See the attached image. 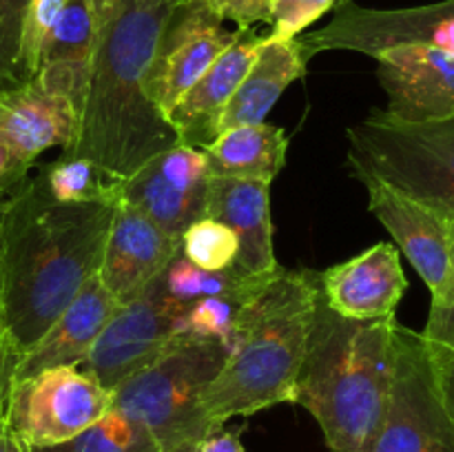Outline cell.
Wrapping results in <instances>:
<instances>
[{
	"label": "cell",
	"mask_w": 454,
	"mask_h": 452,
	"mask_svg": "<svg viewBox=\"0 0 454 452\" xmlns=\"http://www.w3.org/2000/svg\"><path fill=\"white\" fill-rule=\"evenodd\" d=\"M115 207L58 202L40 175L0 202V322L20 355L98 275Z\"/></svg>",
	"instance_id": "cell-1"
},
{
	"label": "cell",
	"mask_w": 454,
	"mask_h": 452,
	"mask_svg": "<svg viewBox=\"0 0 454 452\" xmlns=\"http://www.w3.org/2000/svg\"><path fill=\"white\" fill-rule=\"evenodd\" d=\"M180 0H118L98 29L78 136L62 155L89 158L114 175L131 177L177 136L146 91L151 62Z\"/></svg>",
	"instance_id": "cell-2"
},
{
	"label": "cell",
	"mask_w": 454,
	"mask_h": 452,
	"mask_svg": "<svg viewBox=\"0 0 454 452\" xmlns=\"http://www.w3.org/2000/svg\"><path fill=\"white\" fill-rule=\"evenodd\" d=\"M319 297L317 273L279 266L239 306L229 357L202 393L204 415L213 425L293 403Z\"/></svg>",
	"instance_id": "cell-3"
},
{
	"label": "cell",
	"mask_w": 454,
	"mask_h": 452,
	"mask_svg": "<svg viewBox=\"0 0 454 452\" xmlns=\"http://www.w3.org/2000/svg\"><path fill=\"white\" fill-rule=\"evenodd\" d=\"M397 323L340 317L319 297L293 403L315 417L331 452H371L388 410Z\"/></svg>",
	"instance_id": "cell-4"
},
{
	"label": "cell",
	"mask_w": 454,
	"mask_h": 452,
	"mask_svg": "<svg viewBox=\"0 0 454 452\" xmlns=\"http://www.w3.org/2000/svg\"><path fill=\"white\" fill-rule=\"evenodd\" d=\"M229 357L215 339L180 332L171 346L140 372L114 390V408L140 421L162 452H182L208 430L202 393Z\"/></svg>",
	"instance_id": "cell-5"
},
{
	"label": "cell",
	"mask_w": 454,
	"mask_h": 452,
	"mask_svg": "<svg viewBox=\"0 0 454 452\" xmlns=\"http://www.w3.org/2000/svg\"><path fill=\"white\" fill-rule=\"evenodd\" d=\"M350 175H371L454 215V115L406 124L372 111L348 129Z\"/></svg>",
	"instance_id": "cell-6"
},
{
	"label": "cell",
	"mask_w": 454,
	"mask_h": 452,
	"mask_svg": "<svg viewBox=\"0 0 454 452\" xmlns=\"http://www.w3.org/2000/svg\"><path fill=\"white\" fill-rule=\"evenodd\" d=\"M371 452H454V424L421 332L397 323L388 410Z\"/></svg>",
	"instance_id": "cell-7"
},
{
	"label": "cell",
	"mask_w": 454,
	"mask_h": 452,
	"mask_svg": "<svg viewBox=\"0 0 454 452\" xmlns=\"http://www.w3.org/2000/svg\"><path fill=\"white\" fill-rule=\"evenodd\" d=\"M114 408V394L80 366H58L18 379L9 390L7 415L13 433L29 448L65 443Z\"/></svg>",
	"instance_id": "cell-8"
},
{
	"label": "cell",
	"mask_w": 454,
	"mask_h": 452,
	"mask_svg": "<svg viewBox=\"0 0 454 452\" xmlns=\"http://www.w3.org/2000/svg\"><path fill=\"white\" fill-rule=\"evenodd\" d=\"M297 40L309 60L322 51H355L372 58L397 44H424L454 53V0L402 9H372L340 0L326 25Z\"/></svg>",
	"instance_id": "cell-9"
},
{
	"label": "cell",
	"mask_w": 454,
	"mask_h": 452,
	"mask_svg": "<svg viewBox=\"0 0 454 452\" xmlns=\"http://www.w3.org/2000/svg\"><path fill=\"white\" fill-rule=\"evenodd\" d=\"M189 306L164 291L160 275L136 300L120 306L80 368L114 393L176 341Z\"/></svg>",
	"instance_id": "cell-10"
},
{
	"label": "cell",
	"mask_w": 454,
	"mask_h": 452,
	"mask_svg": "<svg viewBox=\"0 0 454 452\" xmlns=\"http://www.w3.org/2000/svg\"><path fill=\"white\" fill-rule=\"evenodd\" d=\"M235 38L238 31H226L224 20L202 3H177L164 27L146 78V91L164 118Z\"/></svg>",
	"instance_id": "cell-11"
},
{
	"label": "cell",
	"mask_w": 454,
	"mask_h": 452,
	"mask_svg": "<svg viewBox=\"0 0 454 452\" xmlns=\"http://www.w3.org/2000/svg\"><path fill=\"white\" fill-rule=\"evenodd\" d=\"M208 167L202 149L176 144L151 158L122 180V198L146 217L180 238L186 226L207 215Z\"/></svg>",
	"instance_id": "cell-12"
},
{
	"label": "cell",
	"mask_w": 454,
	"mask_h": 452,
	"mask_svg": "<svg viewBox=\"0 0 454 452\" xmlns=\"http://www.w3.org/2000/svg\"><path fill=\"white\" fill-rule=\"evenodd\" d=\"M377 80L395 122H439L454 115V53L424 44H397L372 56Z\"/></svg>",
	"instance_id": "cell-13"
},
{
	"label": "cell",
	"mask_w": 454,
	"mask_h": 452,
	"mask_svg": "<svg viewBox=\"0 0 454 452\" xmlns=\"http://www.w3.org/2000/svg\"><path fill=\"white\" fill-rule=\"evenodd\" d=\"M357 180L368 191V211L393 235L399 251L428 286L433 301L442 300L452 277L446 217L377 177L359 175Z\"/></svg>",
	"instance_id": "cell-14"
},
{
	"label": "cell",
	"mask_w": 454,
	"mask_h": 452,
	"mask_svg": "<svg viewBox=\"0 0 454 452\" xmlns=\"http://www.w3.org/2000/svg\"><path fill=\"white\" fill-rule=\"evenodd\" d=\"M177 251L180 238L131 204L120 202L111 217L98 277L114 300L124 306L164 273Z\"/></svg>",
	"instance_id": "cell-15"
},
{
	"label": "cell",
	"mask_w": 454,
	"mask_h": 452,
	"mask_svg": "<svg viewBox=\"0 0 454 452\" xmlns=\"http://www.w3.org/2000/svg\"><path fill=\"white\" fill-rule=\"evenodd\" d=\"M322 300L333 313L355 322L395 317L408 288L399 248L380 242L319 273Z\"/></svg>",
	"instance_id": "cell-16"
},
{
	"label": "cell",
	"mask_w": 454,
	"mask_h": 452,
	"mask_svg": "<svg viewBox=\"0 0 454 452\" xmlns=\"http://www.w3.org/2000/svg\"><path fill=\"white\" fill-rule=\"evenodd\" d=\"M78 109L35 78L0 89V142L27 164H34L53 146L69 149L78 136Z\"/></svg>",
	"instance_id": "cell-17"
},
{
	"label": "cell",
	"mask_w": 454,
	"mask_h": 452,
	"mask_svg": "<svg viewBox=\"0 0 454 452\" xmlns=\"http://www.w3.org/2000/svg\"><path fill=\"white\" fill-rule=\"evenodd\" d=\"M207 217L238 235L233 270L244 277H264L279 269L273 248L270 184L235 177H208Z\"/></svg>",
	"instance_id": "cell-18"
},
{
	"label": "cell",
	"mask_w": 454,
	"mask_h": 452,
	"mask_svg": "<svg viewBox=\"0 0 454 452\" xmlns=\"http://www.w3.org/2000/svg\"><path fill=\"white\" fill-rule=\"evenodd\" d=\"M264 40L266 35L255 34L253 29H238V38L233 40V44L173 105L167 120L176 131L177 144L202 149L217 136V118L253 66L257 53L264 47Z\"/></svg>",
	"instance_id": "cell-19"
},
{
	"label": "cell",
	"mask_w": 454,
	"mask_h": 452,
	"mask_svg": "<svg viewBox=\"0 0 454 452\" xmlns=\"http://www.w3.org/2000/svg\"><path fill=\"white\" fill-rule=\"evenodd\" d=\"M120 304L93 275L69 306L53 319L44 335L20 355L13 381L58 366H80Z\"/></svg>",
	"instance_id": "cell-20"
},
{
	"label": "cell",
	"mask_w": 454,
	"mask_h": 452,
	"mask_svg": "<svg viewBox=\"0 0 454 452\" xmlns=\"http://www.w3.org/2000/svg\"><path fill=\"white\" fill-rule=\"evenodd\" d=\"M306 65L309 56L297 38L264 40V47L257 53L253 66L217 118L215 131L222 133L226 129L266 122V115L286 91L288 84L306 74Z\"/></svg>",
	"instance_id": "cell-21"
},
{
	"label": "cell",
	"mask_w": 454,
	"mask_h": 452,
	"mask_svg": "<svg viewBox=\"0 0 454 452\" xmlns=\"http://www.w3.org/2000/svg\"><path fill=\"white\" fill-rule=\"evenodd\" d=\"M288 137L282 127L262 122L226 129L202 146L208 175L273 184L286 164Z\"/></svg>",
	"instance_id": "cell-22"
},
{
	"label": "cell",
	"mask_w": 454,
	"mask_h": 452,
	"mask_svg": "<svg viewBox=\"0 0 454 452\" xmlns=\"http://www.w3.org/2000/svg\"><path fill=\"white\" fill-rule=\"evenodd\" d=\"M264 277H244L235 273L233 269L226 270H204L200 266L191 264L180 251L176 253L168 266L162 273L164 291L182 304H193L195 300L204 297H217V300L233 301L242 306L255 295L266 282Z\"/></svg>",
	"instance_id": "cell-23"
},
{
	"label": "cell",
	"mask_w": 454,
	"mask_h": 452,
	"mask_svg": "<svg viewBox=\"0 0 454 452\" xmlns=\"http://www.w3.org/2000/svg\"><path fill=\"white\" fill-rule=\"evenodd\" d=\"M40 180L49 195L65 204H120L122 177L114 175L89 158L62 155L40 168Z\"/></svg>",
	"instance_id": "cell-24"
},
{
	"label": "cell",
	"mask_w": 454,
	"mask_h": 452,
	"mask_svg": "<svg viewBox=\"0 0 454 452\" xmlns=\"http://www.w3.org/2000/svg\"><path fill=\"white\" fill-rule=\"evenodd\" d=\"M31 452H162L149 430L118 408L58 446L31 448Z\"/></svg>",
	"instance_id": "cell-25"
},
{
	"label": "cell",
	"mask_w": 454,
	"mask_h": 452,
	"mask_svg": "<svg viewBox=\"0 0 454 452\" xmlns=\"http://www.w3.org/2000/svg\"><path fill=\"white\" fill-rule=\"evenodd\" d=\"M238 235L213 217H200L180 235V253L204 270L233 269L238 260Z\"/></svg>",
	"instance_id": "cell-26"
},
{
	"label": "cell",
	"mask_w": 454,
	"mask_h": 452,
	"mask_svg": "<svg viewBox=\"0 0 454 452\" xmlns=\"http://www.w3.org/2000/svg\"><path fill=\"white\" fill-rule=\"evenodd\" d=\"M428 353L437 370L439 388L454 424V315L430 310L426 328L421 331Z\"/></svg>",
	"instance_id": "cell-27"
},
{
	"label": "cell",
	"mask_w": 454,
	"mask_h": 452,
	"mask_svg": "<svg viewBox=\"0 0 454 452\" xmlns=\"http://www.w3.org/2000/svg\"><path fill=\"white\" fill-rule=\"evenodd\" d=\"M238 308L239 306L233 301L217 300V297L195 300L182 319V332L198 339L222 341L229 348Z\"/></svg>",
	"instance_id": "cell-28"
},
{
	"label": "cell",
	"mask_w": 454,
	"mask_h": 452,
	"mask_svg": "<svg viewBox=\"0 0 454 452\" xmlns=\"http://www.w3.org/2000/svg\"><path fill=\"white\" fill-rule=\"evenodd\" d=\"M62 4H65V0H31L25 31H22L20 60H18L20 82H27L38 74L44 40H47L58 13H60Z\"/></svg>",
	"instance_id": "cell-29"
},
{
	"label": "cell",
	"mask_w": 454,
	"mask_h": 452,
	"mask_svg": "<svg viewBox=\"0 0 454 452\" xmlns=\"http://www.w3.org/2000/svg\"><path fill=\"white\" fill-rule=\"evenodd\" d=\"M31 0H0V89L20 84V43Z\"/></svg>",
	"instance_id": "cell-30"
},
{
	"label": "cell",
	"mask_w": 454,
	"mask_h": 452,
	"mask_svg": "<svg viewBox=\"0 0 454 452\" xmlns=\"http://www.w3.org/2000/svg\"><path fill=\"white\" fill-rule=\"evenodd\" d=\"M340 0H273V20L266 40H295Z\"/></svg>",
	"instance_id": "cell-31"
},
{
	"label": "cell",
	"mask_w": 454,
	"mask_h": 452,
	"mask_svg": "<svg viewBox=\"0 0 454 452\" xmlns=\"http://www.w3.org/2000/svg\"><path fill=\"white\" fill-rule=\"evenodd\" d=\"M211 9L220 20H231L239 31H248L255 25H270L273 0H198Z\"/></svg>",
	"instance_id": "cell-32"
},
{
	"label": "cell",
	"mask_w": 454,
	"mask_h": 452,
	"mask_svg": "<svg viewBox=\"0 0 454 452\" xmlns=\"http://www.w3.org/2000/svg\"><path fill=\"white\" fill-rule=\"evenodd\" d=\"M182 452H247V448L242 443V428H226L224 424L208 430Z\"/></svg>",
	"instance_id": "cell-33"
},
{
	"label": "cell",
	"mask_w": 454,
	"mask_h": 452,
	"mask_svg": "<svg viewBox=\"0 0 454 452\" xmlns=\"http://www.w3.org/2000/svg\"><path fill=\"white\" fill-rule=\"evenodd\" d=\"M31 164L18 158L4 142H0V198H7L27 175Z\"/></svg>",
	"instance_id": "cell-34"
},
{
	"label": "cell",
	"mask_w": 454,
	"mask_h": 452,
	"mask_svg": "<svg viewBox=\"0 0 454 452\" xmlns=\"http://www.w3.org/2000/svg\"><path fill=\"white\" fill-rule=\"evenodd\" d=\"M18 359H20V353L12 344V339L3 332L0 335V408L7 406V397L13 384V372H16Z\"/></svg>",
	"instance_id": "cell-35"
},
{
	"label": "cell",
	"mask_w": 454,
	"mask_h": 452,
	"mask_svg": "<svg viewBox=\"0 0 454 452\" xmlns=\"http://www.w3.org/2000/svg\"><path fill=\"white\" fill-rule=\"evenodd\" d=\"M0 452H31V448L9 425L4 408H0Z\"/></svg>",
	"instance_id": "cell-36"
},
{
	"label": "cell",
	"mask_w": 454,
	"mask_h": 452,
	"mask_svg": "<svg viewBox=\"0 0 454 452\" xmlns=\"http://www.w3.org/2000/svg\"><path fill=\"white\" fill-rule=\"evenodd\" d=\"M448 222V233H450V261H452V277H450V288H448L446 295L439 301H433L430 308L443 310V313H454V215H443Z\"/></svg>",
	"instance_id": "cell-37"
},
{
	"label": "cell",
	"mask_w": 454,
	"mask_h": 452,
	"mask_svg": "<svg viewBox=\"0 0 454 452\" xmlns=\"http://www.w3.org/2000/svg\"><path fill=\"white\" fill-rule=\"evenodd\" d=\"M115 4H118V0H89V7H91L93 20H96L98 29H100L106 22V18L114 13Z\"/></svg>",
	"instance_id": "cell-38"
},
{
	"label": "cell",
	"mask_w": 454,
	"mask_h": 452,
	"mask_svg": "<svg viewBox=\"0 0 454 452\" xmlns=\"http://www.w3.org/2000/svg\"><path fill=\"white\" fill-rule=\"evenodd\" d=\"M0 335H3V322H0Z\"/></svg>",
	"instance_id": "cell-39"
}]
</instances>
